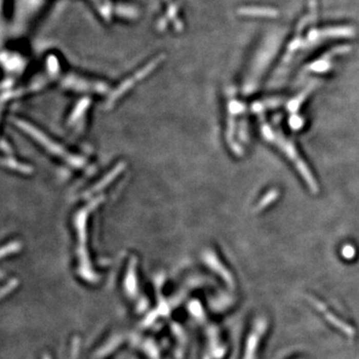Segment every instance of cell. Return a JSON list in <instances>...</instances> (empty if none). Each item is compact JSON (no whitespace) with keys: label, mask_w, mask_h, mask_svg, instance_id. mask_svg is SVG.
I'll return each instance as SVG.
<instances>
[{"label":"cell","mask_w":359,"mask_h":359,"mask_svg":"<svg viewBox=\"0 0 359 359\" xmlns=\"http://www.w3.org/2000/svg\"><path fill=\"white\" fill-rule=\"evenodd\" d=\"M15 124H17L20 129H22L27 134H29L31 137H33L34 140H36L38 143L41 144L51 154H53L61 159H64V161L69 163L71 166L82 167L84 165V161L81 158H78L76 156H73L71 154L67 153V151L65 149H63L62 147L57 145V143H54L53 141H51L49 138H47L43 133L38 131L35 127L29 125L28 123L22 122V121H15Z\"/></svg>","instance_id":"obj_1"},{"label":"cell","mask_w":359,"mask_h":359,"mask_svg":"<svg viewBox=\"0 0 359 359\" xmlns=\"http://www.w3.org/2000/svg\"><path fill=\"white\" fill-rule=\"evenodd\" d=\"M3 164L6 165L7 167L11 168V169H14V170H17V171H20L22 173H28L31 171V169L25 165H21V164H18L17 162L14 161L13 159H10L8 158L7 160H3Z\"/></svg>","instance_id":"obj_2"}]
</instances>
